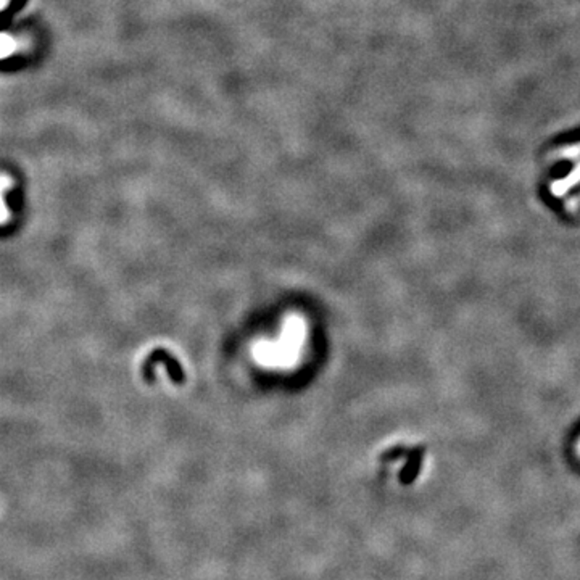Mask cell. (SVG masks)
<instances>
[{
    "label": "cell",
    "instance_id": "3957f363",
    "mask_svg": "<svg viewBox=\"0 0 580 580\" xmlns=\"http://www.w3.org/2000/svg\"><path fill=\"white\" fill-rule=\"evenodd\" d=\"M27 0H10V4L7 5V8L4 12H0V31H4L5 27H8L10 21H12L18 12L23 7H26Z\"/></svg>",
    "mask_w": 580,
    "mask_h": 580
},
{
    "label": "cell",
    "instance_id": "7a4b0ae2",
    "mask_svg": "<svg viewBox=\"0 0 580 580\" xmlns=\"http://www.w3.org/2000/svg\"><path fill=\"white\" fill-rule=\"evenodd\" d=\"M156 363H165V366L168 369H170V374L174 381H183L184 379V373H183V368L176 363V359H174L170 353H166L165 350H155L154 353L150 354L147 363L144 366V373L147 374L149 369L152 366H155Z\"/></svg>",
    "mask_w": 580,
    "mask_h": 580
},
{
    "label": "cell",
    "instance_id": "6da1fadb",
    "mask_svg": "<svg viewBox=\"0 0 580 580\" xmlns=\"http://www.w3.org/2000/svg\"><path fill=\"white\" fill-rule=\"evenodd\" d=\"M550 173L553 178V192L562 197L580 187V137L557 144L550 154Z\"/></svg>",
    "mask_w": 580,
    "mask_h": 580
}]
</instances>
